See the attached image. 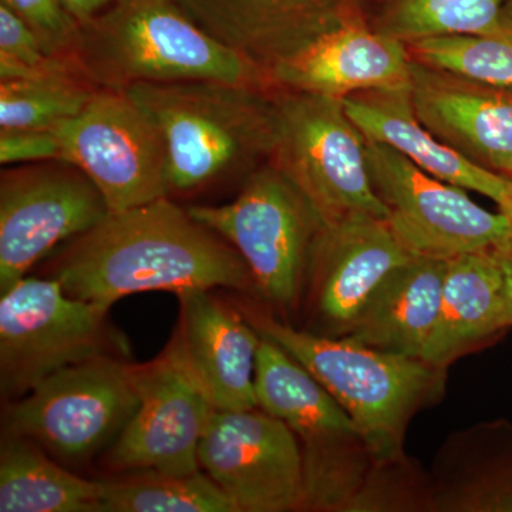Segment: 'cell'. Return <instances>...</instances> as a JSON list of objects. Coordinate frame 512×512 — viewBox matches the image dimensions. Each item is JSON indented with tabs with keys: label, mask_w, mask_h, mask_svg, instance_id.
I'll return each instance as SVG.
<instances>
[{
	"label": "cell",
	"mask_w": 512,
	"mask_h": 512,
	"mask_svg": "<svg viewBox=\"0 0 512 512\" xmlns=\"http://www.w3.org/2000/svg\"><path fill=\"white\" fill-rule=\"evenodd\" d=\"M47 272L72 298L109 309L143 292L228 289L256 295L237 249L173 197L109 212L63 244Z\"/></svg>",
	"instance_id": "obj_1"
},
{
	"label": "cell",
	"mask_w": 512,
	"mask_h": 512,
	"mask_svg": "<svg viewBox=\"0 0 512 512\" xmlns=\"http://www.w3.org/2000/svg\"><path fill=\"white\" fill-rule=\"evenodd\" d=\"M124 92L163 134L170 197L242 184L271 161L278 136L275 89L187 80L134 84Z\"/></svg>",
	"instance_id": "obj_2"
},
{
	"label": "cell",
	"mask_w": 512,
	"mask_h": 512,
	"mask_svg": "<svg viewBox=\"0 0 512 512\" xmlns=\"http://www.w3.org/2000/svg\"><path fill=\"white\" fill-rule=\"evenodd\" d=\"M237 303L262 336L298 360L342 404L377 460L389 463L409 457L404 440L410 421L424 407L439 402L447 369L420 357L394 355L298 328L251 301Z\"/></svg>",
	"instance_id": "obj_3"
},
{
	"label": "cell",
	"mask_w": 512,
	"mask_h": 512,
	"mask_svg": "<svg viewBox=\"0 0 512 512\" xmlns=\"http://www.w3.org/2000/svg\"><path fill=\"white\" fill-rule=\"evenodd\" d=\"M74 60L103 89L187 80L274 89L264 70L205 32L174 0H114L82 26Z\"/></svg>",
	"instance_id": "obj_4"
},
{
	"label": "cell",
	"mask_w": 512,
	"mask_h": 512,
	"mask_svg": "<svg viewBox=\"0 0 512 512\" xmlns=\"http://www.w3.org/2000/svg\"><path fill=\"white\" fill-rule=\"evenodd\" d=\"M259 409L284 421L301 447V511L369 512L387 464L315 376L274 340L262 336L256 356Z\"/></svg>",
	"instance_id": "obj_5"
},
{
	"label": "cell",
	"mask_w": 512,
	"mask_h": 512,
	"mask_svg": "<svg viewBox=\"0 0 512 512\" xmlns=\"http://www.w3.org/2000/svg\"><path fill=\"white\" fill-rule=\"evenodd\" d=\"M187 208L237 249L254 278L256 296L266 305L284 315L301 308L325 224L274 164L249 175L231 202Z\"/></svg>",
	"instance_id": "obj_6"
},
{
	"label": "cell",
	"mask_w": 512,
	"mask_h": 512,
	"mask_svg": "<svg viewBox=\"0 0 512 512\" xmlns=\"http://www.w3.org/2000/svg\"><path fill=\"white\" fill-rule=\"evenodd\" d=\"M110 309L67 295L56 279L25 276L0 292V396L15 402L60 370L96 357L130 359Z\"/></svg>",
	"instance_id": "obj_7"
},
{
	"label": "cell",
	"mask_w": 512,
	"mask_h": 512,
	"mask_svg": "<svg viewBox=\"0 0 512 512\" xmlns=\"http://www.w3.org/2000/svg\"><path fill=\"white\" fill-rule=\"evenodd\" d=\"M278 136L269 163L311 202L325 225L355 214L386 220L367 167V138L343 100L275 89Z\"/></svg>",
	"instance_id": "obj_8"
},
{
	"label": "cell",
	"mask_w": 512,
	"mask_h": 512,
	"mask_svg": "<svg viewBox=\"0 0 512 512\" xmlns=\"http://www.w3.org/2000/svg\"><path fill=\"white\" fill-rule=\"evenodd\" d=\"M138 404L130 359L96 357L6 403L2 436L35 441L60 463L82 466L119 439Z\"/></svg>",
	"instance_id": "obj_9"
},
{
	"label": "cell",
	"mask_w": 512,
	"mask_h": 512,
	"mask_svg": "<svg viewBox=\"0 0 512 512\" xmlns=\"http://www.w3.org/2000/svg\"><path fill=\"white\" fill-rule=\"evenodd\" d=\"M366 154L387 224L410 254L450 261L512 248V228L503 212L484 210L467 190L426 173L387 144L367 140Z\"/></svg>",
	"instance_id": "obj_10"
},
{
	"label": "cell",
	"mask_w": 512,
	"mask_h": 512,
	"mask_svg": "<svg viewBox=\"0 0 512 512\" xmlns=\"http://www.w3.org/2000/svg\"><path fill=\"white\" fill-rule=\"evenodd\" d=\"M53 131L64 161L96 184L110 212L170 197L163 134L124 90L99 87L77 116Z\"/></svg>",
	"instance_id": "obj_11"
},
{
	"label": "cell",
	"mask_w": 512,
	"mask_h": 512,
	"mask_svg": "<svg viewBox=\"0 0 512 512\" xmlns=\"http://www.w3.org/2000/svg\"><path fill=\"white\" fill-rule=\"evenodd\" d=\"M96 184L76 165H10L0 175V292L37 262L107 217Z\"/></svg>",
	"instance_id": "obj_12"
},
{
	"label": "cell",
	"mask_w": 512,
	"mask_h": 512,
	"mask_svg": "<svg viewBox=\"0 0 512 512\" xmlns=\"http://www.w3.org/2000/svg\"><path fill=\"white\" fill-rule=\"evenodd\" d=\"M198 460L238 512L301 511V447L284 421L259 407L215 410Z\"/></svg>",
	"instance_id": "obj_13"
},
{
	"label": "cell",
	"mask_w": 512,
	"mask_h": 512,
	"mask_svg": "<svg viewBox=\"0 0 512 512\" xmlns=\"http://www.w3.org/2000/svg\"><path fill=\"white\" fill-rule=\"evenodd\" d=\"M137 412L103 461L111 473L200 470L198 450L215 409L181 366L163 350L146 363L130 362Z\"/></svg>",
	"instance_id": "obj_14"
},
{
	"label": "cell",
	"mask_w": 512,
	"mask_h": 512,
	"mask_svg": "<svg viewBox=\"0 0 512 512\" xmlns=\"http://www.w3.org/2000/svg\"><path fill=\"white\" fill-rule=\"evenodd\" d=\"M205 32L266 74L319 39L367 23L376 0H174Z\"/></svg>",
	"instance_id": "obj_15"
},
{
	"label": "cell",
	"mask_w": 512,
	"mask_h": 512,
	"mask_svg": "<svg viewBox=\"0 0 512 512\" xmlns=\"http://www.w3.org/2000/svg\"><path fill=\"white\" fill-rule=\"evenodd\" d=\"M413 256L386 220L355 214L325 225L313 252L308 330L343 338L394 269Z\"/></svg>",
	"instance_id": "obj_16"
},
{
	"label": "cell",
	"mask_w": 512,
	"mask_h": 512,
	"mask_svg": "<svg viewBox=\"0 0 512 512\" xmlns=\"http://www.w3.org/2000/svg\"><path fill=\"white\" fill-rule=\"evenodd\" d=\"M177 326L165 350L197 384L215 410L241 412L258 407L256 356L262 335L238 303L212 289L175 293Z\"/></svg>",
	"instance_id": "obj_17"
},
{
	"label": "cell",
	"mask_w": 512,
	"mask_h": 512,
	"mask_svg": "<svg viewBox=\"0 0 512 512\" xmlns=\"http://www.w3.org/2000/svg\"><path fill=\"white\" fill-rule=\"evenodd\" d=\"M414 113L437 140L498 173L512 160V87L412 59Z\"/></svg>",
	"instance_id": "obj_18"
},
{
	"label": "cell",
	"mask_w": 512,
	"mask_h": 512,
	"mask_svg": "<svg viewBox=\"0 0 512 512\" xmlns=\"http://www.w3.org/2000/svg\"><path fill=\"white\" fill-rule=\"evenodd\" d=\"M274 89L343 100L367 90L407 89L412 56L406 43L370 28L345 26L269 70Z\"/></svg>",
	"instance_id": "obj_19"
},
{
	"label": "cell",
	"mask_w": 512,
	"mask_h": 512,
	"mask_svg": "<svg viewBox=\"0 0 512 512\" xmlns=\"http://www.w3.org/2000/svg\"><path fill=\"white\" fill-rule=\"evenodd\" d=\"M508 329L498 251L456 256L447 261L439 318L421 359L448 369L458 357L494 342Z\"/></svg>",
	"instance_id": "obj_20"
},
{
	"label": "cell",
	"mask_w": 512,
	"mask_h": 512,
	"mask_svg": "<svg viewBox=\"0 0 512 512\" xmlns=\"http://www.w3.org/2000/svg\"><path fill=\"white\" fill-rule=\"evenodd\" d=\"M433 512H512V423L451 434L429 473Z\"/></svg>",
	"instance_id": "obj_21"
},
{
	"label": "cell",
	"mask_w": 512,
	"mask_h": 512,
	"mask_svg": "<svg viewBox=\"0 0 512 512\" xmlns=\"http://www.w3.org/2000/svg\"><path fill=\"white\" fill-rule=\"evenodd\" d=\"M343 104L367 140L387 144L426 173L464 190L480 192L495 204L510 191V178L471 163L420 123L410 87L350 94Z\"/></svg>",
	"instance_id": "obj_22"
},
{
	"label": "cell",
	"mask_w": 512,
	"mask_h": 512,
	"mask_svg": "<svg viewBox=\"0 0 512 512\" xmlns=\"http://www.w3.org/2000/svg\"><path fill=\"white\" fill-rule=\"evenodd\" d=\"M447 261L413 256L384 279L343 338L383 352L423 356L437 318Z\"/></svg>",
	"instance_id": "obj_23"
},
{
	"label": "cell",
	"mask_w": 512,
	"mask_h": 512,
	"mask_svg": "<svg viewBox=\"0 0 512 512\" xmlns=\"http://www.w3.org/2000/svg\"><path fill=\"white\" fill-rule=\"evenodd\" d=\"M100 480L70 473L29 439L2 436L0 512H101Z\"/></svg>",
	"instance_id": "obj_24"
},
{
	"label": "cell",
	"mask_w": 512,
	"mask_h": 512,
	"mask_svg": "<svg viewBox=\"0 0 512 512\" xmlns=\"http://www.w3.org/2000/svg\"><path fill=\"white\" fill-rule=\"evenodd\" d=\"M101 481V512H238L202 468L190 474L126 471Z\"/></svg>",
	"instance_id": "obj_25"
},
{
	"label": "cell",
	"mask_w": 512,
	"mask_h": 512,
	"mask_svg": "<svg viewBox=\"0 0 512 512\" xmlns=\"http://www.w3.org/2000/svg\"><path fill=\"white\" fill-rule=\"evenodd\" d=\"M508 0H376L367 25L403 43L450 35L498 36Z\"/></svg>",
	"instance_id": "obj_26"
},
{
	"label": "cell",
	"mask_w": 512,
	"mask_h": 512,
	"mask_svg": "<svg viewBox=\"0 0 512 512\" xmlns=\"http://www.w3.org/2000/svg\"><path fill=\"white\" fill-rule=\"evenodd\" d=\"M97 89L76 69L0 80V131L55 130L77 116Z\"/></svg>",
	"instance_id": "obj_27"
},
{
	"label": "cell",
	"mask_w": 512,
	"mask_h": 512,
	"mask_svg": "<svg viewBox=\"0 0 512 512\" xmlns=\"http://www.w3.org/2000/svg\"><path fill=\"white\" fill-rule=\"evenodd\" d=\"M413 60L497 86L512 87V40L450 35L407 43Z\"/></svg>",
	"instance_id": "obj_28"
},
{
	"label": "cell",
	"mask_w": 512,
	"mask_h": 512,
	"mask_svg": "<svg viewBox=\"0 0 512 512\" xmlns=\"http://www.w3.org/2000/svg\"><path fill=\"white\" fill-rule=\"evenodd\" d=\"M73 69L80 67L73 60L49 55L28 23L0 2V80Z\"/></svg>",
	"instance_id": "obj_29"
},
{
	"label": "cell",
	"mask_w": 512,
	"mask_h": 512,
	"mask_svg": "<svg viewBox=\"0 0 512 512\" xmlns=\"http://www.w3.org/2000/svg\"><path fill=\"white\" fill-rule=\"evenodd\" d=\"M28 23L49 55L74 60L82 26L64 9L62 0H0Z\"/></svg>",
	"instance_id": "obj_30"
},
{
	"label": "cell",
	"mask_w": 512,
	"mask_h": 512,
	"mask_svg": "<svg viewBox=\"0 0 512 512\" xmlns=\"http://www.w3.org/2000/svg\"><path fill=\"white\" fill-rule=\"evenodd\" d=\"M64 161L62 141L53 130L0 131V163L20 165Z\"/></svg>",
	"instance_id": "obj_31"
},
{
	"label": "cell",
	"mask_w": 512,
	"mask_h": 512,
	"mask_svg": "<svg viewBox=\"0 0 512 512\" xmlns=\"http://www.w3.org/2000/svg\"><path fill=\"white\" fill-rule=\"evenodd\" d=\"M114 0H62L64 9L80 26L86 25L90 20L109 8Z\"/></svg>",
	"instance_id": "obj_32"
},
{
	"label": "cell",
	"mask_w": 512,
	"mask_h": 512,
	"mask_svg": "<svg viewBox=\"0 0 512 512\" xmlns=\"http://www.w3.org/2000/svg\"><path fill=\"white\" fill-rule=\"evenodd\" d=\"M505 275V295H507V319L512 328V248L498 251Z\"/></svg>",
	"instance_id": "obj_33"
},
{
	"label": "cell",
	"mask_w": 512,
	"mask_h": 512,
	"mask_svg": "<svg viewBox=\"0 0 512 512\" xmlns=\"http://www.w3.org/2000/svg\"><path fill=\"white\" fill-rule=\"evenodd\" d=\"M498 36L512 40V0L505 3L498 19Z\"/></svg>",
	"instance_id": "obj_34"
},
{
	"label": "cell",
	"mask_w": 512,
	"mask_h": 512,
	"mask_svg": "<svg viewBox=\"0 0 512 512\" xmlns=\"http://www.w3.org/2000/svg\"><path fill=\"white\" fill-rule=\"evenodd\" d=\"M497 205L498 210L503 212L505 217H507V220L510 222L512 228V187L510 188V191H508L507 194H505L504 197L497 202Z\"/></svg>",
	"instance_id": "obj_35"
},
{
	"label": "cell",
	"mask_w": 512,
	"mask_h": 512,
	"mask_svg": "<svg viewBox=\"0 0 512 512\" xmlns=\"http://www.w3.org/2000/svg\"><path fill=\"white\" fill-rule=\"evenodd\" d=\"M498 174L504 175V177L510 178L512 181V160L510 163L505 164L504 167L498 171Z\"/></svg>",
	"instance_id": "obj_36"
}]
</instances>
